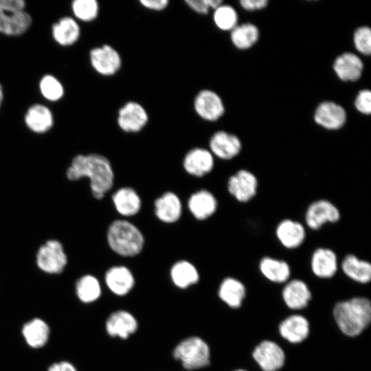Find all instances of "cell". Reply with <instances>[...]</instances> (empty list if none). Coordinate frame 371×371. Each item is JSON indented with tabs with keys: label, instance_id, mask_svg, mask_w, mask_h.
Returning a JSON list of instances; mask_svg holds the SVG:
<instances>
[{
	"label": "cell",
	"instance_id": "obj_11",
	"mask_svg": "<svg viewBox=\"0 0 371 371\" xmlns=\"http://www.w3.org/2000/svg\"><path fill=\"white\" fill-rule=\"evenodd\" d=\"M275 236L284 248L293 250L300 247L306 238V227L301 222L290 218H283L275 228Z\"/></svg>",
	"mask_w": 371,
	"mask_h": 371
},
{
	"label": "cell",
	"instance_id": "obj_47",
	"mask_svg": "<svg viewBox=\"0 0 371 371\" xmlns=\"http://www.w3.org/2000/svg\"><path fill=\"white\" fill-rule=\"evenodd\" d=\"M234 371H247V370H243V369H238V370H234Z\"/></svg>",
	"mask_w": 371,
	"mask_h": 371
},
{
	"label": "cell",
	"instance_id": "obj_23",
	"mask_svg": "<svg viewBox=\"0 0 371 371\" xmlns=\"http://www.w3.org/2000/svg\"><path fill=\"white\" fill-rule=\"evenodd\" d=\"M342 272L350 280L360 284L371 280V264L355 254H347L339 262Z\"/></svg>",
	"mask_w": 371,
	"mask_h": 371
},
{
	"label": "cell",
	"instance_id": "obj_31",
	"mask_svg": "<svg viewBox=\"0 0 371 371\" xmlns=\"http://www.w3.org/2000/svg\"><path fill=\"white\" fill-rule=\"evenodd\" d=\"M170 274L173 284L181 289L196 284L199 280L196 268L187 260L175 262L170 269Z\"/></svg>",
	"mask_w": 371,
	"mask_h": 371
},
{
	"label": "cell",
	"instance_id": "obj_46",
	"mask_svg": "<svg viewBox=\"0 0 371 371\" xmlns=\"http://www.w3.org/2000/svg\"><path fill=\"white\" fill-rule=\"evenodd\" d=\"M3 100V90L2 85L0 84V108L1 106Z\"/></svg>",
	"mask_w": 371,
	"mask_h": 371
},
{
	"label": "cell",
	"instance_id": "obj_1",
	"mask_svg": "<svg viewBox=\"0 0 371 371\" xmlns=\"http://www.w3.org/2000/svg\"><path fill=\"white\" fill-rule=\"evenodd\" d=\"M66 177L71 181L89 178L92 194L96 199H102L111 189L114 179L109 160L98 153L75 156L66 171Z\"/></svg>",
	"mask_w": 371,
	"mask_h": 371
},
{
	"label": "cell",
	"instance_id": "obj_6",
	"mask_svg": "<svg viewBox=\"0 0 371 371\" xmlns=\"http://www.w3.org/2000/svg\"><path fill=\"white\" fill-rule=\"evenodd\" d=\"M227 190L236 201L247 203L257 195L259 181L251 170L242 168L232 175L227 180Z\"/></svg>",
	"mask_w": 371,
	"mask_h": 371
},
{
	"label": "cell",
	"instance_id": "obj_32",
	"mask_svg": "<svg viewBox=\"0 0 371 371\" xmlns=\"http://www.w3.org/2000/svg\"><path fill=\"white\" fill-rule=\"evenodd\" d=\"M260 32L258 27L251 23L238 24L230 32V40L233 45L240 50L253 47L258 41Z\"/></svg>",
	"mask_w": 371,
	"mask_h": 371
},
{
	"label": "cell",
	"instance_id": "obj_34",
	"mask_svg": "<svg viewBox=\"0 0 371 371\" xmlns=\"http://www.w3.org/2000/svg\"><path fill=\"white\" fill-rule=\"evenodd\" d=\"M76 289L78 298L85 303L97 300L101 295L100 282L91 275H86L80 278L76 283Z\"/></svg>",
	"mask_w": 371,
	"mask_h": 371
},
{
	"label": "cell",
	"instance_id": "obj_42",
	"mask_svg": "<svg viewBox=\"0 0 371 371\" xmlns=\"http://www.w3.org/2000/svg\"><path fill=\"white\" fill-rule=\"evenodd\" d=\"M139 3L144 8L153 11H163L169 5L168 0H140Z\"/></svg>",
	"mask_w": 371,
	"mask_h": 371
},
{
	"label": "cell",
	"instance_id": "obj_26",
	"mask_svg": "<svg viewBox=\"0 0 371 371\" xmlns=\"http://www.w3.org/2000/svg\"><path fill=\"white\" fill-rule=\"evenodd\" d=\"M309 323L300 315H292L284 319L279 326L280 335L292 344L305 340L309 334Z\"/></svg>",
	"mask_w": 371,
	"mask_h": 371
},
{
	"label": "cell",
	"instance_id": "obj_19",
	"mask_svg": "<svg viewBox=\"0 0 371 371\" xmlns=\"http://www.w3.org/2000/svg\"><path fill=\"white\" fill-rule=\"evenodd\" d=\"M32 23V16L25 10L0 12V32L16 36L26 32Z\"/></svg>",
	"mask_w": 371,
	"mask_h": 371
},
{
	"label": "cell",
	"instance_id": "obj_21",
	"mask_svg": "<svg viewBox=\"0 0 371 371\" xmlns=\"http://www.w3.org/2000/svg\"><path fill=\"white\" fill-rule=\"evenodd\" d=\"M104 280L109 289L118 296L126 295L135 285L132 272L124 266H114L109 269Z\"/></svg>",
	"mask_w": 371,
	"mask_h": 371
},
{
	"label": "cell",
	"instance_id": "obj_5",
	"mask_svg": "<svg viewBox=\"0 0 371 371\" xmlns=\"http://www.w3.org/2000/svg\"><path fill=\"white\" fill-rule=\"evenodd\" d=\"M341 217L339 207L331 201L319 199L307 206L304 213V225L312 231H318L326 224L338 223Z\"/></svg>",
	"mask_w": 371,
	"mask_h": 371
},
{
	"label": "cell",
	"instance_id": "obj_4",
	"mask_svg": "<svg viewBox=\"0 0 371 371\" xmlns=\"http://www.w3.org/2000/svg\"><path fill=\"white\" fill-rule=\"evenodd\" d=\"M173 357L188 370L201 369L210 363V350L201 337L191 336L181 341L173 350Z\"/></svg>",
	"mask_w": 371,
	"mask_h": 371
},
{
	"label": "cell",
	"instance_id": "obj_44",
	"mask_svg": "<svg viewBox=\"0 0 371 371\" xmlns=\"http://www.w3.org/2000/svg\"><path fill=\"white\" fill-rule=\"evenodd\" d=\"M48 371H77L75 367L67 361H61L52 365Z\"/></svg>",
	"mask_w": 371,
	"mask_h": 371
},
{
	"label": "cell",
	"instance_id": "obj_39",
	"mask_svg": "<svg viewBox=\"0 0 371 371\" xmlns=\"http://www.w3.org/2000/svg\"><path fill=\"white\" fill-rule=\"evenodd\" d=\"M355 107L363 115L371 113V92L369 89H362L357 93L355 100Z\"/></svg>",
	"mask_w": 371,
	"mask_h": 371
},
{
	"label": "cell",
	"instance_id": "obj_28",
	"mask_svg": "<svg viewBox=\"0 0 371 371\" xmlns=\"http://www.w3.org/2000/svg\"><path fill=\"white\" fill-rule=\"evenodd\" d=\"M181 203L177 194L166 192L155 201V212L157 217L166 223L178 221L181 215Z\"/></svg>",
	"mask_w": 371,
	"mask_h": 371
},
{
	"label": "cell",
	"instance_id": "obj_17",
	"mask_svg": "<svg viewBox=\"0 0 371 371\" xmlns=\"http://www.w3.org/2000/svg\"><path fill=\"white\" fill-rule=\"evenodd\" d=\"M183 166L188 174L201 177L212 170L214 166V155L208 149L193 148L186 154Z\"/></svg>",
	"mask_w": 371,
	"mask_h": 371
},
{
	"label": "cell",
	"instance_id": "obj_9",
	"mask_svg": "<svg viewBox=\"0 0 371 371\" xmlns=\"http://www.w3.org/2000/svg\"><path fill=\"white\" fill-rule=\"evenodd\" d=\"M67 262L63 247L57 240H47L37 251V265L46 273H59L63 271Z\"/></svg>",
	"mask_w": 371,
	"mask_h": 371
},
{
	"label": "cell",
	"instance_id": "obj_16",
	"mask_svg": "<svg viewBox=\"0 0 371 371\" xmlns=\"http://www.w3.org/2000/svg\"><path fill=\"white\" fill-rule=\"evenodd\" d=\"M105 327L109 336L126 339L137 331L138 322L130 312L118 310L108 317Z\"/></svg>",
	"mask_w": 371,
	"mask_h": 371
},
{
	"label": "cell",
	"instance_id": "obj_27",
	"mask_svg": "<svg viewBox=\"0 0 371 371\" xmlns=\"http://www.w3.org/2000/svg\"><path fill=\"white\" fill-rule=\"evenodd\" d=\"M80 27L77 21L70 16H63L52 27L54 40L61 46H70L80 38Z\"/></svg>",
	"mask_w": 371,
	"mask_h": 371
},
{
	"label": "cell",
	"instance_id": "obj_40",
	"mask_svg": "<svg viewBox=\"0 0 371 371\" xmlns=\"http://www.w3.org/2000/svg\"><path fill=\"white\" fill-rule=\"evenodd\" d=\"M186 5L195 13L207 14L210 10L207 0H186Z\"/></svg>",
	"mask_w": 371,
	"mask_h": 371
},
{
	"label": "cell",
	"instance_id": "obj_10",
	"mask_svg": "<svg viewBox=\"0 0 371 371\" xmlns=\"http://www.w3.org/2000/svg\"><path fill=\"white\" fill-rule=\"evenodd\" d=\"M196 114L207 122H216L225 113V108L221 97L209 89L200 90L193 100Z\"/></svg>",
	"mask_w": 371,
	"mask_h": 371
},
{
	"label": "cell",
	"instance_id": "obj_8",
	"mask_svg": "<svg viewBox=\"0 0 371 371\" xmlns=\"http://www.w3.org/2000/svg\"><path fill=\"white\" fill-rule=\"evenodd\" d=\"M148 120L146 109L136 101L126 102L117 111V126L125 133L140 132L147 125Z\"/></svg>",
	"mask_w": 371,
	"mask_h": 371
},
{
	"label": "cell",
	"instance_id": "obj_35",
	"mask_svg": "<svg viewBox=\"0 0 371 371\" xmlns=\"http://www.w3.org/2000/svg\"><path fill=\"white\" fill-rule=\"evenodd\" d=\"M212 18L216 27L224 32H231L238 24L236 10L228 4L223 3L214 10Z\"/></svg>",
	"mask_w": 371,
	"mask_h": 371
},
{
	"label": "cell",
	"instance_id": "obj_29",
	"mask_svg": "<svg viewBox=\"0 0 371 371\" xmlns=\"http://www.w3.org/2000/svg\"><path fill=\"white\" fill-rule=\"evenodd\" d=\"M117 212L122 216L135 215L141 209V199L136 191L129 187L117 190L112 196Z\"/></svg>",
	"mask_w": 371,
	"mask_h": 371
},
{
	"label": "cell",
	"instance_id": "obj_25",
	"mask_svg": "<svg viewBox=\"0 0 371 371\" xmlns=\"http://www.w3.org/2000/svg\"><path fill=\"white\" fill-rule=\"evenodd\" d=\"M188 205L194 218L198 220H205L216 212L218 201L211 192L201 190L190 196Z\"/></svg>",
	"mask_w": 371,
	"mask_h": 371
},
{
	"label": "cell",
	"instance_id": "obj_43",
	"mask_svg": "<svg viewBox=\"0 0 371 371\" xmlns=\"http://www.w3.org/2000/svg\"><path fill=\"white\" fill-rule=\"evenodd\" d=\"M243 9L247 11L262 10L267 6V0H241L239 2Z\"/></svg>",
	"mask_w": 371,
	"mask_h": 371
},
{
	"label": "cell",
	"instance_id": "obj_3",
	"mask_svg": "<svg viewBox=\"0 0 371 371\" xmlns=\"http://www.w3.org/2000/svg\"><path fill=\"white\" fill-rule=\"evenodd\" d=\"M107 240L114 252L125 257L139 254L144 244L141 231L135 225L125 220H115L109 225Z\"/></svg>",
	"mask_w": 371,
	"mask_h": 371
},
{
	"label": "cell",
	"instance_id": "obj_37",
	"mask_svg": "<svg viewBox=\"0 0 371 371\" xmlns=\"http://www.w3.org/2000/svg\"><path fill=\"white\" fill-rule=\"evenodd\" d=\"M38 87L43 97L50 102H57L64 95V87L60 81L52 74H45L40 80Z\"/></svg>",
	"mask_w": 371,
	"mask_h": 371
},
{
	"label": "cell",
	"instance_id": "obj_30",
	"mask_svg": "<svg viewBox=\"0 0 371 371\" xmlns=\"http://www.w3.org/2000/svg\"><path fill=\"white\" fill-rule=\"evenodd\" d=\"M218 295L219 298L229 307L238 308L246 295L245 286L239 280L227 277L221 282Z\"/></svg>",
	"mask_w": 371,
	"mask_h": 371
},
{
	"label": "cell",
	"instance_id": "obj_24",
	"mask_svg": "<svg viewBox=\"0 0 371 371\" xmlns=\"http://www.w3.org/2000/svg\"><path fill=\"white\" fill-rule=\"evenodd\" d=\"M258 269L267 280L275 283L286 282L291 273L288 262L271 256H265L260 258Z\"/></svg>",
	"mask_w": 371,
	"mask_h": 371
},
{
	"label": "cell",
	"instance_id": "obj_18",
	"mask_svg": "<svg viewBox=\"0 0 371 371\" xmlns=\"http://www.w3.org/2000/svg\"><path fill=\"white\" fill-rule=\"evenodd\" d=\"M333 67L335 74L341 81L355 82L362 75L363 63L355 54L344 52L335 58Z\"/></svg>",
	"mask_w": 371,
	"mask_h": 371
},
{
	"label": "cell",
	"instance_id": "obj_13",
	"mask_svg": "<svg viewBox=\"0 0 371 371\" xmlns=\"http://www.w3.org/2000/svg\"><path fill=\"white\" fill-rule=\"evenodd\" d=\"M310 266L313 273L317 278L328 279L337 272L339 262L336 252L327 247H318L311 254Z\"/></svg>",
	"mask_w": 371,
	"mask_h": 371
},
{
	"label": "cell",
	"instance_id": "obj_38",
	"mask_svg": "<svg viewBox=\"0 0 371 371\" xmlns=\"http://www.w3.org/2000/svg\"><path fill=\"white\" fill-rule=\"evenodd\" d=\"M354 45L357 51L369 56L371 53V30L368 26H361L356 29L353 35Z\"/></svg>",
	"mask_w": 371,
	"mask_h": 371
},
{
	"label": "cell",
	"instance_id": "obj_7",
	"mask_svg": "<svg viewBox=\"0 0 371 371\" xmlns=\"http://www.w3.org/2000/svg\"><path fill=\"white\" fill-rule=\"evenodd\" d=\"M89 61L95 72L106 77L115 75L122 66L120 54L109 44L92 48L89 52Z\"/></svg>",
	"mask_w": 371,
	"mask_h": 371
},
{
	"label": "cell",
	"instance_id": "obj_45",
	"mask_svg": "<svg viewBox=\"0 0 371 371\" xmlns=\"http://www.w3.org/2000/svg\"><path fill=\"white\" fill-rule=\"evenodd\" d=\"M207 2L210 9L213 11L223 3L222 0H207Z\"/></svg>",
	"mask_w": 371,
	"mask_h": 371
},
{
	"label": "cell",
	"instance_id": "obj_36",
	"mask_svg": "<svg viewBox=\"0 0 371 371\" xmlns=\"http://www.w3.org/2000/svg\"><path fill=\"white\" fill-rule=\"evenodd\" d=\"M74 17L82 22H91L98 16L100 5L96 0H74L71 5Z\"/></svg>",
	"mask_w": 371,
	"mask_h": 371
},
{
	"label": "cell",
	"instance_id": "obj_12",
	"mask_svg": "<svg viewBox=\"0 0 371 371\" xmlns=\"http://www.w3.org/2000/svg\"><path fill=\"white\" fill-rule=\"evenodd\" d=\"M252 356L263 371H277L284 364L285 354L276 342L265 340L254 348Z\"/></svg>",
	"mask_w": 371,
	"mask_h": 371
},
{
	"label": "cell",
	"instance_id": "obj_41",
	"mask_svg": "<svg viewBox=\"0 0 371 371\" xmlns=\"http://www.w3.org/2000/svg\"><path fill=\"white\" fill-rule=\"evenodd\" d=\"M25 6L23 0H0V12L25 10Z\"/></svg>",
	"mask_w": 371,
	"mask_h": 371
},
{
	"label": "cell",
	"instance_id": "obj_33",
	"mask_svg": "<svg viewBox=\"0 0 371 371\" xmlns=\"http://www.w3.org/2000/svg\"><path fill=\"white\" fill-rule=\"evenodd\" d=\"M22 333L28 345L36 348L47 343L49 329L44 321L35 318L24 324Z\"/></svg>",
	"mask_w": 371,
	"mask_h": 371
},
{
	"label": "cell",
	"instance_id": "obj_20",
	"mask_svg": "<svg viewBox=\"0 0 371 371\" xmlns=\"http://www.w3.org/2000/svg\"><path fill=\"white\" fill-rule=\"evenodd\" d=\"M26 126L36 133H44L54 126V119L51 109L42 104H34L27 110L24 115Z\"/></svg>",
	"mask_w": 371,
	"mask_h": 371
},
{
	"label": "cell",
	"instance_id": "obj_14",
	"mask_svg": "<svg viewBox=\"0 0 371 371\" xmlns=\"http://www.w3.org/2000/svg\"><path fill=\"white\" fill-rule=\"evenodd\" d=\"M209 148L214 156L230 160L240 154L242 142L237 135L221 130L212 134L209 140Z\"/></svg>",
	"mask_w": 371,
	"mask_h": 371
},
{
	"label": "cell",
	"instance_id": "obj_2",
	"mask_svg": "<svg viewBox=\"0 0 371 371\" xmlns=\"http://www.w3.org/2000/svg\"><path fill=\"white\" fill-rule=\"evenodd\" d=\"M333 316L343 333L349 337L357 336L370 323V302L363 297L339 302L334 307Z\"/></svg>",
	"mask_w": 371,
	"mask_h": 371
},
{
	"label": "cell",
	"instance_id": "obj_22",
	"mask_svg": "<svg viewBox=\"0 0 371 371\" xmlns=\"http://www.w3.org/2000/svg\"><path fill=\"white\" fill-rule=\"evenodd\" d=\"M282 295L286 305L293 310L305 308L311 299V292L305 282L300 279L288 280Z\"/></svg>",
	"mask_w": 371,
	"mask_h": 371
},
{
	"label": "cell",
	"instance_id": "obj_15",
	"mask_svg": "<svg viewBox=\"0 0 371 371\" xmlns=\"http://www.w3.org/2000/svg\"><path fill=\"white\" fill-rule=\"evenodd\" d=\"M313 118L320 126L330 131L342 128L346 122L347 114L344 108L333 101H324L315 109Z\"/></svg>",
	"mask_w": 371,
	"mask_h": 371
}]
</instances>
